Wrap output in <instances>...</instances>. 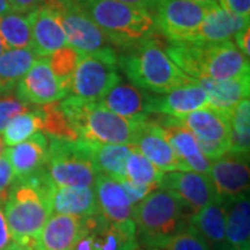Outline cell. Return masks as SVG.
<instances>
[{"instance_id": "cell-42", "label": "cell", "mask_w": 250, "mask_h": 250, "mask_svg": "<svg viewBox=\"0 0 250 250\" xmlns=\"http://www.w3.org/2000/svg\"><path fill=\"white\" fill-rule=\"evenodd\" d=\"M233 43L239 49L245 57H250V27L242 28L239 32H236V35L233 36Z\"/></svg>"}, {"instance_id": "cell-24", "label": "cell", "mask_w": 250, "mask_h": 250, "mask_svg": "<svg viewBox=\"0 0 250 250\" xmlns=\"http://www.w3.org/2000/svg\"><path fill=\"white\" fill-rule=\"evenodd\" d=\"M82 228L93 238L96 250H139L135 228H121L100 214L82 218Z\"/></svg>"}, {"instance_id": "cell-10", "label": "cell", "mask_w": 250, "mask_h": 250, "mask_svg": "<svg viewBox=\"0 0 250 250\" xmlns=\"http://www.w3.org/2000/svg\"><path fill=\"white\" fill-rule=\"evenodd\" d=\"M179 120L196 138L202 152L210 161L231 150V114L207 106Z\"/></svg>"}, {"instance_id": "cell-45", "label": "cell", "mask_w": 250, "mask_h": 250, "mask_svg": "<svg viewBox=\"0 0 250 250\" xmlns=\"http://www.w3.org/2000/svg\"><path fill=\"white\" fill-rule=\"evenodd\" d=\"M10 11H13V9L10 6L9 0H0V16L10 13Z\"/></svg>"}, {"instance_id": "cell-27", "label": "cell", "mask_w": 250, "mask_h": 250, "mask_svg": "<svg viewBox=\"0 0 250 250\" xmlns=\"http://www.w3.org/2000/svg\"><path fill=\"white\" fill-rule=\"evenodd\" d=\"M208 95L210 106L231 114L242 100L249 99L250 74L231 80L197 81Z\"/></svg>"}, {"instance_id": "cell-43", "label": "cell", "mask_w": 250, "mask_h": 250, "mask_svg": "<svg viewBox=\"0 0 250 250\" xmlns=\"http://www.w3.org/2000/svg\"><path fill=\"white\" fill-rule=\"evenodd\" d=\"M9 3L13 11L29 14L31 11H34L39 6H42L45 3V0H9Z\"/></svg>"}, {"instance_id": "cell-48", "label": "cell", "mask_w": 250, "mask_h": 250, "mask_svg": "<svg viewBox=\"0 0 250 250\" xmlns=\"http://www.w3.org/2000/svg\"><path fill=\"white\" fill-rule=\"evenodd\" d=\"M4 50H6V46L3 43V39H1V36H0V57H1V54L4 53Z\"/></svg>"}, {"instance_id": "cell-16", "label": "cell", "mask_w": 250, "mask_h": 250, "mask_svg": "<svg viewBox=\"0 0 250 250\" xmlns=\"http://www.w3.org/2000/svg\"><path fill=\"white\" fill-rule=\"evenodd\" d=\"M93 188L98 199L99 214L117 227L135 228V205L120 181L98 174Z\"/></svg>"}, {"instance_id": "cell-15", "label": "cell", "mask_w": 250, "mask_h": 250, "mask_svg": "<svg viewBox=\"0 0 250 250\" xmlns=\"http://www.w3.org/2000/svg\"><path fill=\"white\" fill-rule=\"evenodd\" d=\"M16 96L27 104L45 106L67 96L49 67L47 57H38L16 86Z\"/></svg>"}, {"instance_id": "cell-37", "label": "cell", "mask_w": 250, "mask_h": 250, "mask_svg": "<svg viewBox=\"0 0 250 250\" xmlns=\"http://www.w3.org/2000/svg\"><path fill=\"white\" fill-rule=\"evenodd\" d=\"M154 250H210L199 233L189 225L187 229L177 233L159 249Z\"/></svg>"}, {"instance_id": "cell-30", "label": "cell", "mask_w": 250, "mask_h": 250, "mask_svg": "<svg viewBox=\"0 0 250 250\" xmlns=\"http://www.w3.org/2000/svg\"><path fill=\"white\" fill-rule=\"evenodd\" d=\"M89 143V142H88ZM92 160L98 174L121 181L125 175V163L134 150L131 145H96L89 143Z\"/></svg>"}, {"instance_id": "cell-46", "label": "cell", "mask_w": 250, "mask_h": 250, "mask_svg": "<svg viewBox=\"0 0 250 250\" xmlns=\"http://www.w3.org/2000/svg\"><path fill=\"white\" fill-rule=\"evenodd\" d=\"M189 1H193V3H197V4L206 6V7H210V6L218 4V0H189Z\"/></svg>"}, {"instance_id": "cell-51", "label": "cell", "mask_w": 250, "mask_h": 250, "mask_svg": "<svg viewBox=\"0 0 250 250\" xmlns=\"http://www.w3.org/2000/svg\"><path fill=\"white\" fill-rule=\"evenodd\" d=\"M224 250H228V249H224Z\"/></svg>"}, {"instance_id": "cell-18", "label": "cell", "mask_w": 250, "mask_h": 250, "mask_svg": "<svg viewBox=\"0 0 250 250\" xmlns=\"http://www.w3.org/2000/svg\"><path fill=\"white\" fill-rule=\"evenodd\" d=\"M153 95L121 80L99 103L129 121H143L153 116Z\"/></svg>"}, {"instance_id": "cell-22", "label": "cell", "mask_w": 250, "mask_h": 250, "mask_svg": "<svg viewBox=\"0 0 250 250\" xmlns=\"http://www.w3.org/2000/svg\"><path fill=\"white\" fill-rule=\"evenodd\" d=\"M82 233V220L52 214L34 243V250H74Z\"/></svg>"}, {"instance_id": "cell-1", "label": "cell", "mask_w": 250, "mask_h": 250, "mask_svg": "<svg viewBox=\"0 0 250 250\" xmlns=\"http://www.w3.org/2000/svg\"><path fill=\"white\" fill-rule=\"evenodd\" d=\"M53 182L45 167L29 177L14 181L3 211L13 241L24 248H34L38 235L53 214Z\"/></svg>"}, {"instance_id": "cell-35", "label": "cell", "mask_w": 250, "mask_h": 250, "mask_svg": "<svg viewBox=\"0 0 250 250\" xmlns=\"http://www.w3.org/2000/svg\"><path fill=\"white\" fill-rule=\"evenodd\" d=\"M250 100L245 99L231 111V150L249 153Z\"/></svg>"}, {"instance_id": "cell-41", "label": "cell", "mask_w": 250, "mask_h": 250, "mask_svg": "<svg viewBox=\"0 0 250 250\" xmlns=\"http://www.w3.org/2000/svg\"><path fill=\"white\" fill-rule=\"evenodd\" d=\"M17 243L13 241V236L10 233L9 225L6 223V217L3 211V205L0 203V250H10Z\"/></svg>"}, {"instance_id": "cell-20", "label": "cell", "mask_w": 250, "mask_h": 250, "mask_svg": "<svg viewBox=\"0 0 250 250\" xmlns=\"http://www.w3.org/2000/svg\"><path fill=\"white\" fill-rule=\"evenodd\" d=\"M31 22V49L38 57H49L67 45V38L53 10L42 4L28 14Z\"/></svg>"}, {"instance_id": "cell-38", "label": "cell", "mask_w": 250, "mask_h": 250, "mask_svg": "<svg viewBox=\"0 0 250 250\" xmlns=\"http://www.w3.org/2000/svg\"><path fill=\"white\" fill-rule=\"evenodd\" d=\"M28 108H31V106L24 103L22 100H20L13 93L0 98V135L3 134L4 128L7 126L13 117H16Z\"/></svg>"}, {"instance_id": "cell-5", "label": "cell", "mask_w": 250, "mask_h": 250, "mask_svg": "<svg viewBox=\"0 0 250 250\" xmlns=\"http://www.w3.org/2000/svg\"><path fill=\"white\" fill-rule=\"evenodd\" d=\"M192 213L171 192L157 188L134 207L136 239L141 249H159L190 225Z\"/></svg>"}, {"instance_id": "cell-8", "label": "cell", "mask_w": 250, "mask_h": 250, "mask_svg": "<svg viewBox=\"0 0 250 250\" xmlns=\"http://www.w3.org/2000/svg\"><path fill=\"white\" fill-rule=\"evenodd\" d=\"M121 80L116 47L81 54L68 95L86 102H100Z\"/></svg>"}, {"instance_id": "cell-21", "label": "cell", "mask_w": 250, "mask_h": 250, "mask_svg": "<svg viewBox=\"0 0 250 250\" xmlns=\"http://www.w3.org/2000/svg\"><path fill=\"white\" fill-rule=\"evenodd\" d=\"M250 18H243L225 10L220 4L208 7L203 22L187 43H220L233 41L242 28L249 27Z\"/></svg>"}, {"instance_id": "cell-14", "label": "cell", "mask_w": 250, "mask_h": 250, "mask_svg": "<svg viewBox=\"0 0 250 250\" xmlns=\"http://www.w3.org/2000/svg\"><path fill=\"white\" fill-rule=\"evenodd\" d=\"M159 188L171 192L187 206L195 215L206 206L217 199L214 187L207 174L192 171H171L164 172Z\"/></svg>"}, {"instance_id": "cell-7", "label": "cell", "mask_w": 250, "mask_h": 250, "mask_svg": "<svg viewBox=\"0 0 250 250\" xmlns=\"http://www.w3.org/2000/svg\"><path fill=\"white\" fill-rule=\"evenodd\" d=\"M45 170L56 187H93L96 168L92 160L89 143L75 139L49 138Z\"/></svg>"}, {"instance_id": "cell-9", "label": "cell", "mask_w": 250, "mask_h": 250, "mask_svg": "<svg viewBox=\"0 0 250 250\" xmlns=\"http://www.w3.org/2000/svg\"><path fill=\"white\" fill-rule=\"evenodd\" d=\"M56 13L67 38V45L81 54H90L114 47L74 0H45Z\"/></svg>"}, {"instance_id": "cell-11", "label": "cell", "mask_w": 250, "mask_h": 250, "mask_svg": "<svg viewBox=\"0 0 250 250\" xmlns=\"http://www.w3.org/2000/svg\"><path fill=\"white\" fill-rule=\"evenodd\" d=\"M207 10L189 0H157L153 16L161 36L170 43H187L203 22Z\"/></svg>"}, {"instance_id": "cell-36", "label": "cell", "mask_w": 250, "mask_h": 250, "mask_svg": "<svg viewBox=\"0 0 250 250\" xmlns=\"http://www.w3.org/2000/svg\"><path fill=\"white\" fill-rule=\"evenodd\" d=\"M80 59L81 53H78L75 49H72L70 46H64L47 57L50 70L53 72L54 77L57 78V81L60 82L62 88L65 90L67 95L70 93L72 74L77 68Z\"/></svg>"}, {"instance_id": "cell-34", "label": "cell", "mask_w": 250, "mask_h": 250, "mask_svg": "<svg viewBox=\"0 0 250 250\" xmlns=\"http://www.w3.org/2000/svg\"><path fill=\"white\" fill-rule=\"evenodd\" d=\"M39 111L42 116V131L45 132L46 136L67 141L78 139L68 118L62 111L60 100L47 103L45 106H39Z\"/></svg>"}, {"instance_id": "cell-2", "label": "cell", "mask_w": 250, "mask_h": 250, "mask_svg": "<svg viewBox=\"0 0 250 250\" xmlns=\"http://www.w3.org/2000/svg\"><path fill=\"white\" fill-rule=\"evenodd\" d=\"M98 25L108 43L126 50L161 36L156 18L147 10L117 0H74Z\"/></svg>"}, {"instance_id": "cell-19", "label": "cell", "mask_w": 250, "mask_h": 250, "mask_svg": "<svg viewBox=\"0 0 250 250\" xmlns=\"http://www.w3.org/2000/svg\"><path fill=\"white\" fill-rule=\"evenodd\" d=\"M210 106L205 88L195 80L171 89L163 95H153V114L181 117Z\"/></svg>"}, {"instance_id": "cell-12", "label": "cell", "mask_w": 250, "mask_h": 250, "mask_svg": "<svg viewBox=\"0 0 250 250\" xmlns=\"http://www.w3.org/2000/svg\"><path fill=\"white\" fill-rule=\"evenodd\" d=\"M153 121L157 124L163 135L170 143L177 159L178 171L208 174L211 161L203 154L196 138L179 118L156 114Z\"/></svg>"}, {"instance_id": "cell-17", "label": "cell", "mask_w": 250, "mask_h": 250, "mask_svg": "<svg viewBox=\"0 0 250 250\" xmlns=\"http://www.w3.org/2000/svg\"><path fill=\"white\" fill-rule=\"evenodd\" d=\"M131 146L163 172L178 171L177 159L170 143L153 118L136 123Z\"/></svg>"}, {"instance_id": "cell-49", "label": "cell", "mask_w": 250, "mask_h": 250, "mask_svg": "<svg viewBox=\"0 0 250 250\" xmlns=\"http://www.w3.org/2000/svg\"><path fill=\"white\" fill-rule=\"evenodd\" d=\"M10 250H34V249H31V248H24V246H20V245H16L14 248H11Z\"/></svg>"}, {"instance_id": "cell-13", "label": "cell", "mask_w": 250, "mask_h": 250, "mask_svg": "<svg viewBox=\"0 0 250 250\" xmlns=\"http://www.w3.org/2000/svg\"><path fill=\"white\" fill-rule=\"evenodd\" d=\"M207 175L211 179L217 197L224 202L249 195V153L227 152L211 161Z\"/></svg>"}, {"instance_id": "cell-32", "label": "cell", "mask_w": 250, "mask_h": 250, "mask_svg": "<svg viewBox=\"0 0 250 250\" xmlns=\"http://www.w3.org/2000/svg\"><path fill=\"white\" fill-rule=\"evenodd\" d=\"M39 131H42V116L39 107L34 110L28 108L10 120L1 136L6 146L10 147L27 141Z\"/></svg>"}, {"instance_id": "cell-47", "label": "cell", "mask_w": 250, "mask_h": 250, "mask_svg": "<svg viewBox=\"0 0 250 250\" xmlns=\"http://www.w3.org/2000/svg\"><path fill=\"white\" fill-rule=\"evenodd\" d=\"M6 149H7V146H6V143L3 141V136L0 135V159L4 156V153H6Z\"/></svg>"}, {"instance_id": "cell-31", "label": "cell", "mask_w": 250, "mask_h": 250, "mask_svg": "<svg viewBox=\"0 0 250 250\" xmlns=\"http://www.w3.org/2000/svg\"><path fill=\"white\" fill-rule=\"evenodd\" d=\"M0 36L6 49H29L32 36L28 14L10 11L0 16Z\"/></svg>"}, {"instance_id": "cell-4", "label": "cell", "mask_w": 250, "mask_h": 250, "mask_svg": "<svg viewBox=\"0 0 250 250\" xmlns=\"http://www.w3.org/2000/svg\"><path fill=\"white\" fill-rule=\"evenodd\" d=\"M118 68L129 83L156 95L167 93L190 81L172 62L159 39L118 50Z\"/></svg>"}, {"instance_id": "cell-23", "label": "cell", "mask_w": 250, "mask_h": 250, "mask_svg": "<svg viewBox=\"0 0 250 250\" xmlns=\"http://www.w3.org/2000/svg\"><path fill=\"white\" fill-rule=\"evenodd\" d=\"M47 145H49L47 136L45 134L36 132L22 143H18L6 149L4 156L11 166L16 181L27 178L31 174L45 167Z\"/></svg>"}, {"instance_id": "cell-28", "label": "cell", "mask_w": 250, "mask_h": 250, "mask_svg": "<svg viewBox=\"0 0 250 250\" xmlns=\"http://www.w3.org/2000/svg\"><path fill=\"white\" fill-rule=\"evenodd\" d=\"M225 243L228 250H250L249 195L227 202Z\"/></svg>"}, {"instance_id": "cell-50", "label": "cell", "mask_w": 250, "mask_h": 250, "mask_svg": "<svg viewBox=\"0 0 250 250\" xmlns=\"http://www.w3.org/2000/svg\"><path fill=\"white\" fill-rule=\"evenodd\" d=\"M139 250H154V249H139Z\"/></svg>"}, {"instance_id": "cell-26", "label": "cell", "mask_w": 250, "mask_h": 250, "mask_svg": "<svg viewBox=\"0 0 250 250\" xmlns=\"http://www.w3.org/2000/svg\"><path fill=\"white\" fill-rule=\"evenodd\" d=\"M225 220H227V202L215 199L199 213L192 215L190 227L199 233L210 250L227 249L225 243Z\"/></svg>"}, {"instance_id": "cell-6", "label": "cell", "mask_w": 250, "mask_h": 250, "mask_svg": "<svg viewBox=\"0 0 250 250\" xmlns=\"http://www.w3.org/2000/svg\"><path fill=\"white\" fill-rule=\"evenodd\" d=\"M78 139L96 145H131L138 121L110 111L99 102H86L72 95L60 100Z\"/></svg>"}, {"instance_id": "cell-44", "label": "cell", "mask_w": 250, "mask_h": 250, "mask_svg": "<svg viewBox=\"0 0 250 250\" xmlns=\"http://www.w3.org/2000/svg\"><path fill=\"white\" fill-rule=\"evenodd\" d=\"M117 1H121V3L134 6V7H139V9L147 10L150 13H153V10L156 7V3H157V0H117Z\"/></svg>"}, {"instance_id": "cell-33", "label": "cell", "mask_w": 250, "mask_h": 250, "mask_svg": "<svg viewBox=\"0 0 250 250\" xmlns=\"http://www.w3.org/2000/svg\"><path fill=\"white\" fill-rule=\"evenodd\" d=\"M164 172L153 166L145 156L138 150H132L125 163V181L139 185V187L157 189L163 179ZM121 179V181H123Z\"/></svg>"}, {"instance_id": "cell-3", "label": "cell", "mask_w": 250, "mask_h": 250, "mask_svg": "<svg viewBox=\"0 0 250 250\" xmlns=\"http://www.w3.org/2000/svg\"><path fill=\"white\" fill-rule=\"evenodd\" d=\"M172 62L190 80L223 81L249 75V59L233 41L220 43H170L166 47Z\"/></svg>"}, {"instance_id": "cell-40", "label": "cell", "mask_w": 250, "mask_h": 250, "mask_svg": "<svg viewBox=\"0 0 250 250\" xmlns=\"http://www.w3.org/2000/svg\"><path fill=\"white\" fill-rule=\"evenodd\" d=\"M225 10L243 18H250V0H218Z\"/></svg>"}, {"instance_id": "cell-29", "label": "cell", "mask_w": 250, "mask_h": 250, "mask_svg": "<svg viewBox=\"0 0 250 250\" xmlns=\"http://www.w3.org/2000/svg\"><path fill=\"white\" fill-rule=\"evenodd\" d=\"M38 56L29 49H6L0 57V98L16 90L20 80L31 68Z\"/></svg>"}, {"instance_id": "cell-39", "label": "cell", "mask_w": 250, "mask_h": 250, "mask_svg": "<svg viewBox=\"0 0 250 250\" xmlns=\"http://www.w3.org/2000/svg\"><path fill=\"white\" fill-rule=\"evenodd\" d=\"M14 181H16V177L13 174L11 166L9 160L6 159V156H3L0 159V203L1 205H4Z\"/></svg>"}, {"instance_id": "cell-25", "label": "cell", "mask_w": 250, "mask_h": 250, "mask_svg": "<svg viewBox=\"0 0 250 250\" xmlns=\"http://www.w3.org/2000/svg\"><path fill=\"white\" fill-rule=\"evenodd\" d=\"M52 208L56 214L88 218L99 214V206L93 187H54Z\"/></svg>"}]
</instances>
